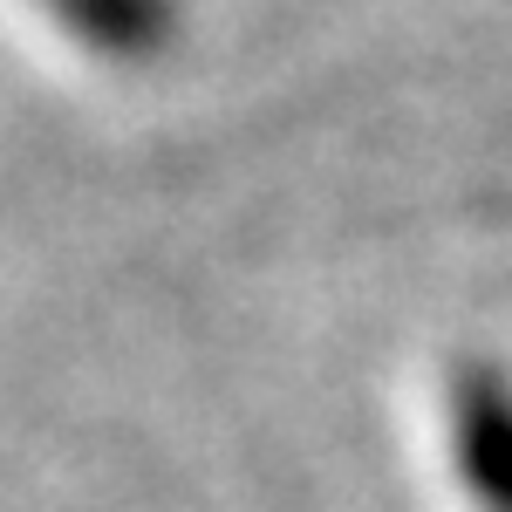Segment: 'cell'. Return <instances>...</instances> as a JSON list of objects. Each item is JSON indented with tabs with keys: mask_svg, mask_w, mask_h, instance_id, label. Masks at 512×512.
I'll return each instance as SVG.
<instances>
[{
	"mask_svg": "<svg viewBox=\"0 0 512 512\" xmlns=\"http://www.w3.org/2000/svg\"><path fill=\"white\" fill-rule=\"evenodd\" d=\"M55 28L103 62H151L178 41L185 0H41Z\"/></svg>",
	"mask_w": 512,
	"mask_h": 512,
	"instance_id": "6da1fadb",
	"label": "cell"
}]
</instances>
